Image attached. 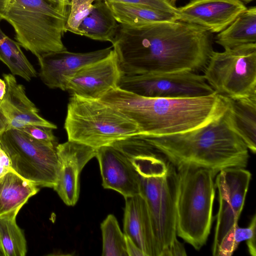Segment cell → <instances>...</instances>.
I'll return each mask as SVG.
<instances>
[{"mask_svg": "<svg viewBox=\"0 0 256 256\" xmlns=\"http://www.w3.org/2000/svg\"><path fill=\"white\" fill-rule=\"evenodd\" d=\"M122 75L204 70L213 51L211 32L180 20L119 24L111 42Z\"/></svg>", "mask_w": 256, "mask_h": 256, "instance_id": "1", "label": "cell"}, {"mask_svg": "<svg viewBox=\"0 0 256 256\" xmlns=\"http://www.w3.org/2000/svg\"><path fill=\"white\" fill-rule=\"evenodd\" d=\"M137 125L139 134L162 136L200 128L222 116L228 106L226 97L214 92L192 98L141 96L114 88L100 99Z\"/></svg>", "mask_w": 256, "mask_h": 256, "instance_id": "2", "label": "cell"}, {"mask_svg": "<svg viewBox=\"0 0 256 256\" xmlns=\"http://www.w3.org/2000/svg\"><path fill=\"white\" fill-rule=\"evenodd\" d=\"M226 112L187 132L162 136L138 135L175 168L193 165L210 170L216 175L228 168H245L248 149L229 126Z\"/></svg>", "mask_w": 256, "mask_h": 256, "instance_id": "3", "label": "cell"}, {"mask_svg": "<svg viewBox=\"0 0 256 256\" xmlns=\"http://www.w3.org/2000/svg\"><path fill=\"white\" fill-rule=\"evenodd\" d=\"M120 150L138 172L140 194L148 206L158 256H166L178 240L176 168L154 153L150 146L132 144Z\"/></svg>", "mask_w": 256, "mask_h": 256, "instance_id": "4", "label": "cell"}, {"mask_svg": "<svg viewBox=\"0 0 256 256\" xmlns=\"http://www.w3.org/2000/svg\"><path fill=\"white\" fill-rule=\"evenodd\" d=\"M175 168L176 234L199 250L210 232L216 175L210 170L193 165Z\"/></svg>", "mask_w": 256, "mask_h": 256, "instance_id": "5", "label": "cell"}, {"mask_svg": "<svg viewBox=\"0 0 256 256\" xmlns=\"http://www.w3.org/2000/svg\"><path fill=\"white\" fill-rule=\"evenodd\" d=\"M68 16L46 0H0V20L13 27L17 42L37 58L66 49L62 38Z\"/></svg>", "mask_w": 256, "mask_h": 256, "instance_id": "6", "label": "cell"}, {"mask_svg": "<svg viewBox=\"0 0 256 256\" xmlns=\"http://www.w3.org/2000/svg\"><path fill=\"white\" fill-rule=\"evenodd\" d=\"M64 128L68 140L96 149L139 134L136 124L100 100L71 94Z\"/></svg>", "mask_w": 256, "mask_h": 256, "instance_id": "7", "label": "cell"}, {"mask_svg": "<svg viewBox=\"0 0 256 256\" xmlns=\"http://www.w3.org/2000/svg\"><path fill=\"white\" fill-rule=\"evenodd\" d=\"M203 76L218 94L230 98L256 94V44L212 51Z\"/></svg>", "mask_w": 256, "mask_h": 256, "instance_id": "8", "label": "cell"}, {"mask_svg": "<svg viewBox=\"0 0 256 256\" xmlns=\"http://www.w3.org/2000/svg\"><path fill=\"white\" fill-rule=\"evenodd\" d=\"M0 144L14 172L38 186L53 188L58 170L54 144L37 140L14 128L0 135Z\"/></svg>", "mask_w": 256, "mask_h": 256, "instance_id": "9", "label": "cell"}, {"mask_svg": "<svg viewBox=\"0 0 256 256\" xmlns=\"http://www.w3.org/2000/svg\"><path fill=\"white\" fill-rule=\"evenodd\" d=\"M118 87L141 96L150 98H192L216 92L203 75L190 70L122 75Z\"/></svg>", "mask_w": 256, "mask_h": 256, "instance_id": "10", "label": "cell"}, {"mask_svg": "<svg viewBox=\"0 0 256 256\" xmlns=\"http://www.w3.org/2000/svg\"><path fill=\"white\" fill-rule=\"evenodd\" d=\"M251 178V173L241 167L226 168L216 174L214 184L218 191V210L212 248L213 256H216L222 239L238 222Z\"/></svg>", "mask_w": 256, "mask_h": 256, "instance_id": "11", "label": "cell"}, {"mask_svg": "<svg viewBox=\"0 0 256 256\" xmlns=\"http://www.w3.org/2000/svg\"><path fill=\"white\" fill-rule=\"evenodd\" d=\"M56 149L58 170L53 188L66 205L74 206L79 197L80 172L96 156V149L68 140L57 145Z\"/></svg>", "mask_w": 256, "mask_h": 256, "instance_id": "12", "label": "cell"}, {"mask_svg": "<svg viewBox=\"0 0 256 256\" xmlns=\"http://www.w3.org/2000/svg\"><path fill=\"white\" fill-rule=\"evenodd\" d=\"M122 75L118 56L113 48L106 57L80 69L68 81L66 90L71 94L100 100L118 86Z\"/></svg>", "mask_w": 256, "mask_h": 256, "instance_id": "13", "label": "cell"}, {"mask_svg": "<svg viewBox=\"0 0 256 256\" xmlns=\"http://www.w3.org/2000/svg\"><path fill=\"white\" fill-rule=\"evenodd\" d=\"M112 46L87 52H74L66 50L50 52L38 58L40 77L50 88L66 90L67 84L82 68L106 57Z\"/></svg>", "mask_w": 256, "mask_h": 256, "instance_id": "14", "label": "cell"}, {"mask_svg": "<svg viewBox=\"0 0 256 256\" xmlns=\"http://www.w3.org/2000/svg\"><path fill=\"white\" fill-rule=\"evenodd\" d=\"M104 188L114 190L124 198L140 194V178L130 158L112 144L96 149Z\"/></svg>", "mask_w": 256, "mask_h": 256, "instance_id": "15", "label": "cell"}, {"mask_svg": "<svg viewBox=\"0 0 256 256\" xmlns=\"http://www.w3.org/2000/svg\"><path fill=\"white\" fill-rule=\"evenodd\" d=\"M178 8L179 20L200 26L211 33H218L246 7L240 0H190Z\"/></svg>", "mask_w": 256, "mask_h": 256, "instance_id": "16", "label": "cell"}, {"mask_svg": "<svg viewBox=\"0 0 256 256\" xmlns=\"http://www.w3.org/2000/svg\"><path fill=\"white\" fill-rule=\"evenodd\" d=\"M6 92L0 102L1 110L8 121L9 130L26 126H38L52 130L57 126L38 114V110L27 97L24 86L12 74H3Z\"/></svg>", "mask_w": 256, "mask_h": 256, "instance_id": "17", "label": "cell"}, {"mask_svg": "<svg viewBox=\"0 0 256 256\" xmlns=\"http://www.w3.org/2000/svg\"><path fill=\"white\" fill-rule=\"evenodd\" d=\"M124 198V234L145 256H158L149 211L144 198L140 194Z\"/></svg>", "mask_w": 256, "mask_h": 256, "instance_id": "18", "label": "cell"}, {"mask_svg": "<svg viewBox=\"0 0 256 256\" xmlns=\"http://www.w3.org/2000/svg\"><path fill=\"white\" fill-rule=\"evenodd\" d=\"M226 97V96H225ZM226 98L228 123L244 142L248 150L256 152V94L249 96Z\"/></svg>", "mask_w": 256, "mask_h": 256, "instance_id": "19", "label": "cell"}, {"mask_svg": "<svg viewBox=\"0 0 256 256\" xmlns=\"http://www.w3.org/2000/svg\"><path fill=\"white\" fill-rule=\"evenodd\" d=\"M39 190L34 184L14 170L0 178V216L18 212L28 200Z\"/></svg>", "mask_w": 256, "mask_h": 256, "instance_id": "20", "label": "cell"}, {"mask_svg": "<svg viewBox=\"0 0 256 256\" xmlns=\"http://www.w3.org/2000/svg\"><path fill=\"white\" fill-rule=\"evenodd\" d=\"M104 2L116 22L120 24L136 26L154 22L179 20L178 14L174 13L136 4Z\"/></svg>", "mask_w": 256, "mask_h": 256, "instance_id": "21", "label": "cell"}, {"mask_svg": "<svg viewBox=\"0 0 256 256\" xmlns=\"http://www.w3.org/2000/svg\"><path fill=\"white\" fill-rule=\"evenodd\" d=\"M215 41L224 50L256 44V7L246 8L226 28L218 32Z\"/></svg>", "mask_w": 256, "mask_h": 256, "instance_id": "22", "label": "cell"}, {"mask_svg": "<svg viewBox=\"0 0 256 256\" xmlns=\"http://www.w3.org/2000/svg\"><path fill=\"white\" fill-rule=\"evenodd\" d=\"M96 0L90 14L80 25L79 30L82 36L112 42L119 24L106 4L102 0Z\"/></svg>", "mask_w": 256, "mask_h": 256, "instance_id": "23", "label": "cell"}, {"mask_svg": "<svg viewBox=\"0 0 256 256\" xmlns=\"http://www.w3.org/2000/svg\"><path fill=\"white\" fill-rule=\"evenodd\" d=\"M0 60L10 69L12 75L30 81L37 72L25 56L20 44L10 38L0 28Z\"/></svg>", "mask_w": 256, "mask_h": 256, "instance_id": "24", "label": "cell"}, {"mask_svg": "<svg viewBox=\"0 0 256 256\" xmlns=\"http://www.w3.org/2000/svg\"><path fill=\"white\" fill-rule=\"evenodd\" d=\"M18 212L0 216V255L24 256L26 242L22 230L16 222Z\"/></svg>", "mask_w": 256, "mask_h": 256, "instance_id": "25", "label": "cell"}, {"mask_svg": "<svg viewBox=\"0 0 256 256\" xmlns=\"http://www.w3.org/2000/svg\"><path fill=\"white\" fill-rule=\"evenodd\" d=\"M102 238V256H128L125 235L115 216L108 214L100 224Z\"/></svg>", "mask_w": 256, "mask_h": 256, "instance_id": "26", "label": "cell"}, {"mask_svg": "<svg viewBox=\"0 0 256 256\" xmlns=\"http://www.w3.org/2000/svg\"><path fill=\"white\" fill-rule=\"evenodd\" d=\"M256 216H254L249 226L240 228L235 224L222 239L216 256H230L238 248L240 244L256 236Z\"/></svg>", "mask_w": 256, "mask_h": 256, "instance_id": "27", "label": "cell"}, {"mask_svg": "<svg viewBox=\"0 0 256 256\" xmlns=\"http://www.w3.org/2000/svg\"><path fill=\"white\" fill-rule=\"evenodd\" d=\"M96 0H70L68 15L65 25V32L82 36L79 26L94 8Z\"/></svg>", "mask_w": 256, "mask_h": 256, "instance_id": "28", "label": "cell"}, {"mask_svg": "<svg viewBox=\"0 0 256 256\" xmlns=\"http://www.w3.org/2000/svg\"><path fill=\"white\" fill-rule=\"evenodd\" d=\"M104 2H119L146 6L152 9L178 14V8L174 7L164 0H102Z\"/></svg>", "mask_w": 256, "mask_h": 256, "instance_id": "29", "label": "cell"}, {"mask_svg": "<svg viewBox=\"0 0 256 256\" xmlns=\"http://www.w3.org/2000/svg\"><path fill=\"white\" fill-rule=\"evenodd\" d=\"M18 129L37 140L55 143L56 138L52 128L38 126H26Z\"/></svg>", "mask_w": 256, "mask_h": 256, "instance_id": "30", "label": "cell"}, {"mask_svg": "<svg viewBox=\"0 0 256 256\" xmlns=\"http://www.w3.org/2000/svg\"><path fill=\"white\" fill-rule=\"evenodd\" d=\"M10 170H13L10 159L0 144V178Z\"/></svg>", "mask_w": 256, "mask_h": 256, "instance_id": "31", "label": "cell"}, {"mask_svg": "<svg viewBox=\"0 0 256 256\" xmlns=\"http://www.w3.org/2000/svg\"><path fill=\"white\" fill-rule=\"evenodd\" d=\"M125 240L126 250L128 256H145L142 251L130 238L126 235Z\"/></svg>", "mask_w": 256, "mask_h": 256, "instance_id": "32", "label": "cell"}, {"mask_svg": "<svg viewBox=\"0 0 256 256\" xmlns=\"http://www.w3.org/2000/svg\"><path fill=\"white\" fill-rule=\"evenodd\" d=\"M186 256L184 244L178 240L170 248L166 255V256Z\"/></svg>", "mask_w": 256, "mask_h": 256, "instance_id": "33", "label": "cell"}, {"mask_svg": "<svg viewBox=\"0 0 256 256\" xmlns=\"http://www.w3.org/2000/svg\"><path fill=\"white\" fill-rule=\"evenodd\" d=\"M50 4L62 12L68 14L70 6V0H46Z\"/></svg>", "mask_w": 256, "mask_h": 256, "instance_id": "34", "label": "cell"}, {"mask_svg": "<svg viewBox=\"0 0 256 256\" xmlns=\"http://www.w3.org/2000/svg\"><path fill=\"white\" fill-rule=\"evenodd\" d=\"M8 130H9L8 121L4 115L0 108V135Z\"/></svg>", "mask_w": 256, "mask_h": 256, "instance_id": "35", "label": "cell"}, {"mask_svg": "<svg viewBox=\"0 0 256 256\" xmlns=\"http://www.w3.org/2000/svg\"><path fill=\"white\" fill-rule=\"evenodd\" d=\"M6 84L4 80L0 78V102L3 99L6 92Z\"/></svg>", "mask_w": 256, "mask_h": 256, "instance_id": "36", "label": "cell"}, {"mask_svg": "<svg viewBox=\"0 0 256 256\" xmlns=\"http://www.w3.org/2000/svg\"><path fill=\"white\" fill-rule=\"evenodd\" d=\"M166 1L167 3H168L170 6H174V7H176V2L178 0H164Z\"/></svg>", "mask_w": 256, "mask_h": 256, "instance_id": "37", "label": "cell"}, {"mask_svg": "<svg viewBox=\"0 0 256 256\" xmlns=\"http://www.w3.org/2000/svg\"><path fill=\"white\" fill-rule=\"evenodd\" d=\"M240 0L243 3L244 2L249 3V2L253 1L254 0Z\"/></svg>", "mask_w": 256, "mask_h": 256, "instance_id": "38", "label": "cell"}]
</instances>
